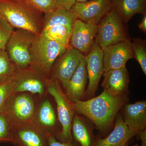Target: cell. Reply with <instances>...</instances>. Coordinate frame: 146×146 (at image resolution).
Returning <instances> with one entry per match:
<instances>
[{
	"instance_id": "6da1fadb",
	"label": "cell",
	"mask_w": 146,
	"mask_h": 146,
	"mask_svg": "<svg viewBox=\"0 0 146 146\" xmlns=\"http://www.w3.org/2000/svg\"><path fill=\"white\" fill-rule=\"evenodd\" d=\"M127 100L126 95L115 96L104 90L98 96L88 100L78 101L72 105L75 112L86 116L99 130L103 131L111 125Z\"/></svg>"
},
{
	"instance_id": "7a4b0ae2",
	"label": "cell",
	"mask_w": 146,
	"mask_h": 146,
	"mask_svg": "<svg viewBox=\"0 0 146 146\" xmlns=\"http://www.w3.org/2000/svg\"><path fill=\"white\" fill-rule=\"evenodd\" d=\"M43 16L23 0H0V20L13 29L26 30L38 36L42 31Z\"/></svg>"
},
{
	"instance_id": "3957f363",
	"label": "cell",
	"mask_w": 146,
	"mask_h": 146,
	"mask_svg": "<svg viewBox=\"0 0 146 146\" xmlns=\"http://www.w3.org/2000/svg\"><path fill=\"white\" fill-rule=\"evenodd\" d=\"M48 77L32 65L25 68L16 67L7 79L13 94L29 92L43 96L46 94Z\"/></svg>"
},
{
	"instance_id": "277c9868",
	"label": "cell",
	"mask_w": 146,
	"mask_h": 146,
	"mask_svg": "<svg viewBox=\"0 0 146 146\" xmlns=\"http://www.w3.org/2000/svg\"><path fill=\"white\" fill-rule=\"evenodd\" d=\"M46 90L53 97L57 105L58 120L62 126L58 138L62 143H72V123L75 112L73 103L68 99L56 79L48 78Z\"/></svg>"
},
{
	"instance_id": "5b68a950",
	"label": "cell",
	"mask_w": 146,
	"mask_h": 146,
	"mask_svg": "<svg viewBox=\"0 0 146 146\" xmlns=\"http://www.w3.org/2000/svg\"><path fill=\"white\" fill-rule=\"evenodd\" d=\"M114 8L98 24L95 40L104 49L120 42L130 40L128 28Z\"/></svg>"
},
{
	"instance_id": "8992f818",
	"label": "cell",
	"mask_w": 146,
	"mask_h": 146,
	"mask_svg": "<svg viewBox=\"0 0 146 146\" xmlns=\"http://www.w3.org/2000/svg\"><path fill=\"white\" fill-rule=\"evenodd\" d=\"M37 35L26 30L17 29L11 35L5 50L16 67L25 68L31 65L32 49Z\"/></svg>"
},
{
	"instance_id": "52a82bcc",
	"label": "cell",
	"mask_w": 146,
	"mask_h": 146,
	"mask_svg": "<svg viewBox=\"0 0 146 146\" xmlns=\"http://www.w3.org/2000/svg\"><path fill=\"white\" fill-rule=\"evenodd\" d=\"M67 48L55 41L38 35L32 49L31 65L48 77L55 61L65 52Z\"/></svg>"
},
{
	"instance_id": "ba28073f",
	"label": "cell",
	"mask_w": 146,
	"mask_h": 146,
	"mask_svg": "<svg viewBox=\"0 0 146 146\" xmlns=\"http://www.w3.org/2000/svg\"><path fill=\"white\" fill-rule=\"evenodd\" d=\"M36 108L32 97L18 93L11 97L3 112L11 125L32 123Z\"/></svg>"
},
{
	"instance_id": "9c48e42d",
	"label": "cell",
	"mask_w": 146,
	"mask_h": 146,
	"mask_svg": "<svg viewBox=\"0 0 146 146\" xmlns=\"http://www.w3.org/2000/svg\"><path fill=\"white\" fill-rule=\"evenodd\" d=\"M113 9L112 0H90L76 2L70 11L75 20L98 25Z\"/></svg>"
},
{
	"instance_id": "30bf717a",
	"label": "cell",
	"mask_w": 146,
	"mask_h": 146,
	"mask_svg": "<svg viewBox=\"0 0 146 146\" xmlns=\"http://www.w3.org/2000/svg\"><path fill=\"white\" fill-rule=\"evenodd\" d=\"M82 55L69 45L55 61L51 71V78L60 81L65 89L79 65Z\"/></svg>"
},
{
	"instance_id": "8fae6325",
	"label": "cell",
	"mask_w": 146,
	"mask_h": 146,
	"mask_svg": "<svg viewBox=\"0 0 146 146\" xmlns=\"http://www.w3.org/2000/svg\"><path fill=\"white\" fill-rule=\"evenodd\" d=\"M98 32V25L75 19L73 23L70 45L82 54L91 50Z\"/></svg>"
},
{
	"instance_id": "7c38bea8",
	"label": "cell",
	"mask_w": 146,
	"mask_h": 146,
	"mask_svg": "<svg viewBox=\"0 0 146 146\" xmlns=\"http://www.w3.org/2000/svg\"><path fill=\"white\" fill-rule=\"evenodd\" d=\"M10 132L15 146H48L46 133L31 123L11 125Z\"/></svg>"
},
{
	"instance_id": "4fadbf2b",
	"label": "cell",
	"mask_w": 146,
	"mask_h": 146,
	"mask_svg": "<svg viewBox=\"0 0 146 146\" xmlns=\"http://www.w3.org/2000/svg\"><path fill=\"white\" fill-rule=\"evenodd\" d=\"M103 50L96 40L89 53L85 56L89 83L85 92L89 98L94 96L104 74Z\"/></svg>"
},
{
	"instance_id": "5bb4252c",
	"label": "cell",
	"mask_w": 146,
	"mask_h": 146,
	"mask_svg": "<svg viewBox=\"0 0 146 146\" xmlns=\"http://www.w3.org/2000/svg\"><path fill=\"white\" fill-rule=\"evenodd\" d=\"M103 50L104 72L110 69L125 66L128 60L134 58L132 43L130 40L109 46Z\"/></svg>"
},
{
	"instance_id": "9a60e30c",
	"label": "cell",
	"mask_w": 146,
	"mask_h": 146,
	"mask_svg": "<svg viewBox=\"0 0 146 146\" xmlns=\"http://www.w3.org/2000/svg\"><path fill=\"white\" fill-rule=\"evenodd\" d=\"M104 90L115 96L126 95L129 83V74L126 66L110 69L103 74Z\"/></svg>"
},
{
	"instance_id": "2e32d148",
	"label": "cell",
	"mask_w": 146,
	"mask_h": 146,
	"mask_svg": "<svg viewBox=\"0 0 146 146\" xmlns=\"http://www.w3.org/2000/svg\"><path fill=\"white\" fill-rule=\"evenodd\" d=\"M87 79L85 56L82 54L79 65L65 88V95L72 102L83 100Z\"/></svg>"
},
{
	"instance_id": "e0dca14e",
	"label": "cell",
	"mask_w": 146,
	"mask_h": 146,
	"mask_svg": "<svg viewBox=\"0 0 146 146\" xmlns=\"http://www.w3.org/2000/svg\"><path fill=\"white\" fill-rule=\"evenodd\" d=\"M123 121L134 135L146 129V102L126 104L124 109Z\"/></svg>"
},
{
	"instance_id": "ac0fdd59",
	"label": "cell",
	"mask_w": 146,
	"mask_h": 146,
	"mask_svg": "<svg viewBox=\"0 0 146 146\" xmlns=\"http://www.w3.org/2000/svg\"><path fill=\"white\" fill-rule=\"evenodd\" d=\"M32 123L45 133H51L56 138V117L54 109L50 102L48 99L42 102L36 108Z\"/></svg>"
},
{
	"instance_id": "d6986e66",
	"label": "cell",
	"mask_w": 146,
	"mask_h": 146,
	"mask_svg": "<svg viewBox=\"0 0 146 146\" xmlns=\"http://www.w3.org/2000/svg\"><path fill=\"white\" fill-rule=\"evenodd\" d=\"M134 136L119 116L116 120L112 132L106 138L98 139L91 146H125Z\"/></svg>"
},
{
	"instance_id": "ffe728a7",
	"label": "cell",
	"mask_w": 146,
	"mask_h": 146,
	"mask_svg": "<svg viewBox=\"0 0 146 146\" xmlns=\"http://www.w3.org/2000/svg\"><path fill=\"white\" fill-rule=\"evenodd\" d=\"M113 8L123 22L127 23L136 14H146V0H112Z\"/></svg>"
},
{
	"instance_id": "44dd1931",
	"label": "cell",
	"mask_w": 146,
	"mask_h": 146,
	"mask_svg": "<svg viewBox=\"0 0 146 146\" xmlns=\"http://www.w3.org/2000/svg\"><path fill=\"white\" fill-rule=\"evenodd\" d=\"M75 19L70 10L58 7L43 16L42 29L56 25H62L72 28Z\"/></svg>"
},
{
	"instance_id": "7402d4cb",
	"label": "cell",
	"mask_w": 146,
	"mask_h": 146,
	"mask_svg": "<svg viewBox=\"0 0 146 146\" xmlns=\"http://www.w3.org/2000/svg\"><path fill=\"white\" fill-rule=\"evenodd\" d=\"M72 29L62 25H56L42 29L39 35L68 47L70 44Z\"/></svg>"
},
{
	"instance_id": "603a6c76",
	"label": "cell",
	"mask_w": 146,
	"mask_h": 146,
	"mask_svg": "<svg viewBox=\"0 0 146 146\" xmlns=\"http://www.w3.org/2000/svg\"><path fill=\"white\" fill-rule=\"evenodd\" d=\"M72 133L81 146H91V138L85 124L77 115H74Z\"/></svg>"
},
{
	"instance_id": "cb8c5ba5",
	"label": "cell",
	"mask_w": 146,
	"mask_h": 146,
	"mask_svg": "<svg viewBox=\"0 0 146 146\" xmlns=\"http://www.w3.org/2000/svg\"><path fill=\"white\" fill-rule=\"evenodd\" d=\"M132 46L134 58L140 64L145 75H146V41L139 38H133Z\"/></svg>"
},
{
	"instance_id": "d4e9b609",
	"label": "cell",
	"mask_w": 146,
	"mask_h": 146,
	"mask_svg": "<svg viewBox=\"0 0 146 146\" xmlns=\"http://www.w3.org/2000/svg\"><path fill=\"white\" fill-rule=\"evenodd\" d=\"M16 66L11 61L5 50H0V82L6 81Z\"/></svg>"
},
{
	"instance_id": "484cf974",
	"label": "cell",
	"mask_w": 146,
	"mask_h": 146,
	"mask_svg": "<svg viewBox=\"0 0 146 146\" xmlns=\"http://www.w3.org/2000/svg\"><path fill=\"white\" fill-rule=\"evenodd\" d=\"M33 8L44 14L52 12L58 8L55 0H23Z\"/></svg>"
},
{
	"instance_id": "4316f807",
	"label": "cell",
	"mask_w": 146,
	"mask_h": 146,
	"mask_svg": "<svg viewBox=\"0 0 146 146\" xmlns=\"http://www.w3.org/2000/svg\"><path fill=\"white\" fill-rule=\"evenodd\" d=\"M10 127V124L4 112H0V143H12Z\"/></svg>"
},
{
	"instance_id": "83f0119b",
	"label": "cell",
	"mask_w": 146,
	"mask_h": 146,
	"mask_svg": "<svg viewBox=\"0 0 146 146\" xmlns=\"http://www.w3.org/2000/svg\"><path fill=\"white\" fill-rule=\"evenodd\" d=\"M13 95L11 86L7 80L0 82V112L3 111Z\"/></svg>"
},
{
	"instance_id": "f1b7e54d",
	"label": "cell",
	"mask_w": 146,
	"mask_h": 146,
	"mask_svg": "<svg viewBox=\"0 0 146 146\" xmlns=\"http://www.w3.org/2000/svg\"><path fill=\"white\" fill-rule=\"evenodd\" d=\"M13 29L0 20V50H5L7 44Z\"/></svg>"
},
{
	"instance_id": "f546056e",
	"label": "cell",
	"mask_w": 146,
	"mask_h": 146,
	"mask_svg": "<svg viewBox=\"0 0 146 146\" xmlns=\"http://www.w3.org/2000/svg\"><path fill=\"white\" fill-rule=\"evenodd\" d=\"M46 135L48 146H74L73 143L59 142L52 133H46Z\"/></svg>"
},
{
	"instance_id": "4dcf8cb0",
	"label": "cell",
	"mask_w": 146,
	"mask_h": 146,
	"mask_svg": "<svg viewBox=\"0 0 146 146\" xmlns=\"http://www.w3.org/2000/svg\"><path fill=\"white\" fill-rule=\"evenodd\" d=\"M58 7L66 10H70L72 7L76 2V0H55Z\"/></svg>"
},
{
	"instance_id": "1f68e13d",
	"label": "cell",
	"mask_w": 146,
	"mask_h": 146,
	"mask_svg": "<svg viewBox=\"0 0 146 146\" xmlns=\"http://www.w3.org/2000/svg\"><path fill=\"white\" fill-rule=\"evenodd\" d=\"M139 29L144 33L146 32V14L144 15L143 20L141 23L138 25Z\"/></svg>"
},
{
	"instance_id": "d6a6232c",
	"label": "cell",
	"mask_w": 146,
	"mask_h": 146,
	"mask_svg": "<svg viewBox=\"0 0 146 146\" xmlns=\"http://www.w3.org/2000/svg\"><path fill=\"white\" fill-rule=\"evenodd\" d=\"M140 134V137L141 141H142V143L146 144V129L142 131L141 133H138Z\"/></svg>"
},
{
	"instance_id": "836d02e7",
	"label": "cell",
	"mask_w": 146,
	"mask_h": 146,
	"mask_svg": "<svg viewBox=\"0 0 146 146\" xmlns=\"http://www.w3.org/2000/svg\"><path fill=\"white\" fill-rule=\"evenodd\" d=\"M89 1H90V0H76V2H84Z\"/></svg>"
},
{
	"instance_id": "e575fe53",
	"label": "cell",
	"mask_w": 146,
	"mask_h": 146,
	"mask_svg": "<svg viewBox=\"0 0 146 146\" xmlns=\"http://www.w3.org/2000/svg\"><path fill=\"white\" fill-rule=\"evenodd\" d=\"M125 146H128L127 145H126ZM146 146V144L144 143H142V146Z\"/></svg>"
},
{
	"instance_id": "d590c367",
	"label": "cell",
	"mask_w": 146,
	"mask_h": 146,
	"mask_svg": "<svg viewBox=\"0 0 146 146\" xmlns=\"http://www.w3.org/2000/svg\"><path fill=\"white\" fill-rule=\"evenodd\" d=\"M12 1H21V0H12Z\"/></svg>"
}]
</instances>
